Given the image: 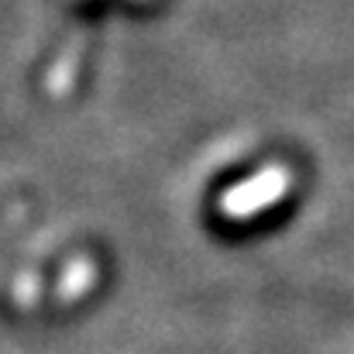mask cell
<instances>
[{"mask_svg":"<svg viewBox=\"0 0 354 354\" xmlns=\"http://www.w3.org/2000/svg\"><path fill=\"white\" fill-rule=\"evenodd\" d=\"M286 186H289V172H286V169H265V172H258L251 183L234 186V189L224 196L221 210H224L227 217H234V221H244V217L265 210L268 203H275V200L286 193Z\"/></svg>","mask_w":354,"mask_h":354,"instance_id":"cell-1","label":"cell"}]
</instances>
